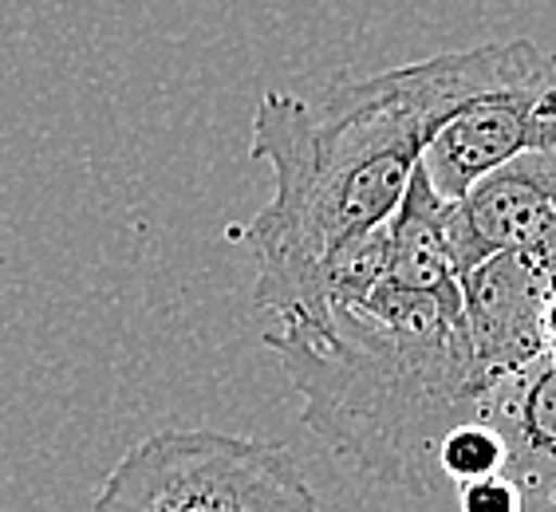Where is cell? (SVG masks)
<instances>
[{"mask_svg":"<svg viewBox=\"0 0 556 512\" xmlns=\"http://www.w3.org/2000/svg\"><path fill=\"white\" fill-rule=\"evenodd\" d=\"M514 60V40L478 43L371 79H340L320 103L265 91L249 154L273 174V197L233 225L257 260L253 299L268 331H316L332 320L328 265L399 209L430 135Z\"/></svg>","mask_w":556,"mask_h":512,"instance_id":"1","label":"cell"},{"mask_svg":"<svg viewBox=\"0 0 556 512\" xmlns=\"http://www.w3.org/2000/svg\"><path fill=\"white\" fill-rule=\"evenodd\" d=\"M300 395V418L367 477L430 492L450 430L482 418L490 374L458 292L379 284L320 331H265Z\"/></svg>","mask_w":556,"mask_h":512,"instance_id":"2","label":"cell"},{"mask_svg":"<svg viewBox=\"0 0 556 512\" xmlns=\"http://www.w3.org/2000/svg\"><path fill=\"white\" fill-rule=\"evenodd\" d=\"M91 512H320L280 441L166 426L103 477Z\"/></svg>","mask_w":556,"mask_h":512,"instance_id":"3","label":"cell"},{"mask_svg":"<svg viewBox=\"0 0 556 512\" xmlns=\"http://www.w3.org/2000/svg\"><path fill=\"white\" fill-rule=\"evenodd\" d=\"M446 245L458 277L502 253H556V150H525L450 202Z\"/></svg>","mask_w":556,"mask_h":512,"instance_id":"4","label":"cell"},{"mask_svg":"<svg viewBox=\"0 0 556 512\" xmlns=\"http://www.w3.org/2000/svg\"><path fill=\"white\" fill-rule=\"evenodd\" d=\"M556 253H502L458 277L473 355L490 383L536 363L545 347V296Z\"/></svg>","mask_w":556,"mask_h":512,"instance_id":"5","label":"cell"},{"mask_svg":"<svg viewBox=\"0 0 556 512\" xmlns=\"http://www.w3.org/2000/svg\"><path fill=\"white\" fill-rule=\"evenodd\" d=\"M541 48L533 40H514V60L493 79L485 91L470 95L454 115L430 135L422 150V170L430 185L458 202L473 182H482L485 174L514 162L517 154L529 150V123H525V84L533 75V64Z\"/></svg>","mask_w":556,"mask_h":512,"instance_id":"6","label":"cell"},{"mask_svg":"<svg viewBox=\"0 0 556 512\" xmlns=\"http://www.w3.org/2000/svg\"><path fill=\"white\" fill-rule=\"evenodd\" d=\"M482 418L505 438V473L533 497L556 501V355L505 374L490 386Z\"/></svg>","mask_w":556,"mask_h":512,"instance_id":"7","label":"cell"},{"mask_svg":"<svg viewBox=\"0 0 556 512\" xmlns=\"http://www.w3.org/2000/svg\"><path fill=\"white\" fill-rule=\"evenodd\" d=\"M505 465H509L505 438L485 418H473V422H462L458 430H450L439 449V473L446 481H458V485L505 473Z\"/></svg>","mask_w":556,"mask_h":512,"instance_id":"8","label":"cell"},{"mask_svg":"<svg viewBox=\"0 0 556 512\" xmlns=\"http://www.w3.org/2000/svg\"><path fill=\"white\" fill-rule=\"evenodd\" d=\"M525 123H529V150H556V52L545 48L525 84Z\"/></svg>","mask_w":556,"mask_h":512,"instance_id":"9","label":"cell"},{"mask_svg":"<svg viewBox=\"0 0 556 512\" xmlns=\"http://www.w3.org/2000/svg\"><path fill=\"white\" fill-rule=\"evenodd\" d=\"M462 512H525V489L509 473H493L458 485Z\"/></svg>","mask_w":556,"mask_h":512,"instance_id":"10","label":"cell"},{"mask_svg":"<svg viewBox=\"0 0 556 512\" xmlns=\"http://www.w3.org/2000/svg\"><path fill=\"white\" fill-rule=\"evenodd\" d=\"M545 347L556 355V272L548 280V296H545Z\"/></svg>","mask_w":556,"mask_h":512,"instance_id":"11","label":"cell"}]
</instances>
